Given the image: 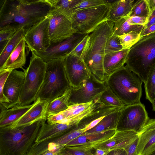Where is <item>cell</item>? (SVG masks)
Segmentation results:
<instances>
[{"label":"cell","mask_w":155,"mask_h":155,"mask_svg":"<svg viewBox=\"0 0 155 155\" xmlns=\"http://www.w3.org/2000/svg\"><path fill=\"white\" fill-rule=\"evenodd\" d=\"M121 109L104 116L95 127L85 132L89 133L97 132L107 130L117 129Z\"/></svg>","instance_id":"83f0119b"},{"label":"cell","mask_w":155,"mask_h":155,"mask_svg":"<svg viewBox=\"0 0 155 155\" xmlns=\"http://www.w3.org/2000/svg\"><path fill=\"white\" fill-rule=\"evenodd\" d=\"M122 49L123 47L118 36L113 33L107 40L105 48V54Z\"/></svg>","instance_id":"e575fe53"},{"label":"cell","mask_w":155,"mask_h":155,"mask_svg":"<svg viewBox=\"0 0 155 155\" xmlns=\"http://www.w3.org/2000/svg\"><path fill=\"white\" fill-rule=\"evenodd\" d=\"M138 142V137L126 150L127 155H137V150Z\"/></svg>","instance_id":"b9f144b4"},{"label":"cell","mask_w":155,"mask_h":155,"mask_svg":"<svg viewBox=\"0 0 155 155\" xmlns=\"http://www.w3.org/2000/svg\"><path fill=\"white\" fill-rule=\"evenodd\" d=\"M144 83L146 99L152 104L155 99V65Z\"/></svg>","instance_id":"1f68e13d"},{"label":"cell","mask_w":155,"mask_h":155,"mask_svg":"<svg viewBox=\"0 0 155 155\" xmlns=\"http://www.w3.org/2000/svg\"><path fill=\"white\" fill-rule=\"evenodd\" d=\"M64 62L66 74L71 88L76 89L82 86L91 74L83 60L70 54L64 58Z\"/></svg>","instance_id":"5bb4252c"},{"label":"cell","mask_w":155,"mask_h":155,"mask_svg":"<svg viewBox=\"0 0 155 155\" xmlns=\"http://www.w3.org/2000/svg\"><path fill=\"white\" fill-rule=\"evenodd\" d=\"M110 1L105 0H82L81 2L75 5L73 8L75 11L85 9L107 4Z\"/></svg>","instance_id":"f35d334b"},{"label":"cell","mask_w":155,"mask_h":155,"mask_svg":"<svg viewBox=\"0 0 155 155\" xmlns=\"http://www.w3.org/2000/svg\"><path fill=\"white\" fill-rule=\"evenodd\" d=\"M106 82L125 106L141 102L143 82L126 66L109 76Z\"/></svg>","instance_id":"277c9868"},{"label":"cell","mask_w":155,"mask_h":155,"mask_svg":"<svg viewBox=\"0 0 155 155\" xmlns=\"http://www.w3.org/2000/svg\"><path fill=\"white\" fill-rule=\"evenodd\" d=\"M129 18L128 16L124 17L114 22V34L120 36L133 31H142L144 27L143 26L131 23Z\"/></svg>","instance_id":"f546056e"},{"label":"cell","mask_w":155,"mask_h":155,"mask_svg":"<svg viewBox=\"0 0 155 155\" xmlns=\"http://www.w3.org/2000/svg\"><path fill=\"white\" fill-rule=\"evenodd\" d=\"M149 155H155V150L153 152H152Z\"/></svg>","instance_id":"f907efd6"},{"label":"cell","mask_w":155,"mask_h":155,"mask_svg":"<svg viewBox=\"0 0 155 155\" xmlns=\"http://www.w3.org/2000/svg\"><path fill=\"white\" fill-rule=\"evenodd\" d=\"M50 5L71 21L74 13L73 8L82 0H46Z\"/></svg>","instance_id":"f1b7e54d"},{"label":"cell","mask_w":155,"mask_h":155,"mask_svg":"<svg viewBox=\"0 0 155 155\" xmlns=\"http://www.w3.org/2000/svg\"><path fill=\"white\" fill-rule=\"evenodd\" d=\"M141 32L133 31L122 35L118 36L123 49H130L140 39Z\"/></svg>","instance_id":"836d02e7"},{"label":"cell","mask_w":155,"mask_h":155,"mask_svg":"<svg viewBox=\"0 0 155 155\" xmlns=\"http://www.w3.org/2000/svg\"><path fill=\"white\" fill-rule=\"evenodd\" d=\"M94 155H106L110 152L103 149H97Z\"/></svg>","instance_id":"c3c4849f"},{"label":"cell","mask_w":155,"mask_h":155,"mask_svg":"<svg viewBox=\"0 0 155 155\" xmlns=\"http://www.w3.org/2000/svg\"><path fill=\"white\" fill-rule=\"evenodd\" d=\"M70 87L62 96L49 102L47 110V117L66 110L68 107L69 101L71 93Z\"/></svg>","instance_id":"4316f807"},{"label":"cell","mask_w":155,"mask_h":155,"mask_svg":"<svg viewBox=\"0 0 155 155\" xmlns=\"http://www.w3.org/2000/svg\"><path fill=\"white\" fill-rule=\"evenodd\" d=\"M150 13L147 0H138L134 2L129 17L138 16L147 18Z\"/></svg>","instance_id":"d6a6232c"},{"label":"cell","mask_w":155,"mask_h":155,"mask_svg":"<svg viewBox=\"0 0 155 155\" xmlns=\"http://www.w3.org/2000/svg\"><path fill=\"white\" fill-rule=\"evenodd\" d=\"M150 12L155 9V0H147Z\"/></svg>","instance_id":"7dc6e473"},{"label":"cell","mask_w":155,"mask_h":155,"mask_svg":"<svg viewBox=\"0 0 155 155\" xmlns=\"http://www.w3.org/2000/svg\"><path fill=\"white\" fill-rule=\"evenodd\" d=\"M50 102L38 98L33 106L20 119L8 127L13 128L31 124L41 120H47V110Z\"/></svg>","instance_id":"ac0fdd59"},{"label":"cell","mask_w":155,"mask_h":155,"mask_svg":"<svg viewBox=\"0 0 155 155\" xmlns=\"http://www.w3.org/2000/svg\"><path fill=\"white\" fill-rule=\"evenodd\" d=\"M141 102L125 106L121 110L117 129L139 132L150 119Z\"/></svg>","instance_id":"9c48e42d"},{"label":"cell","mask_w":155,"mask_h":155,"mask_svg":"<svg viewBox=\"0 0 155 155\" xmlns=\"http://www.w3.org/2000/svg\"><path fill=\"white\" fill-rule=\"evenodd\" d=\"M129 19L132 24L142 25L144 26L147 23V18L144 17L138 16H131L129 17Z\"/></svg>","instance_id":"60d3db41"},{"label":"cell","mask_w":155,"mask_h":155,"mask_svg":"<svg viewBox=\"0 0 155 155\" xmlns=\"http://www.w3.org/2000/svg\"><path fill=\"white\" fill-rule=\"evenodd\" d=\"M26 31L24 27L18 29L0 52V68L3 66L9 55L24 38Z\"/></svg>","instance_id":"484cf974"},{"label":"cell","mask_w":155,"mask_h":155,"mask_svg":"<svg viewBox=\"0 0 155 155\" xmlns=\"http://www.w3.org/2000/svg\"><path fill=\"white\" fill-rule=\"evenodd\" d=\"M100 102L107 106L123 108L125 105L107 86L106 90L99 96Z\"/></svg>","instance_id":"4dcf8cb0"},{"label":"cell","mask_w":155,"mask_h":155,"mask_svg":"<svg viewBox=\"0 0 155 155\" xmlns=\"http://www.w3.org/2000/svg\"><path fill=\"white\" fill-rule=\"evenodd\" d=\"M25 78L24 71L16 69L13 70L9 75L3 89L4 95L8 101L5 107L6 109L18 105Z\"/></svg>","instance_id":"9a60e30c"},{"label":"cell","mask_w":155,"mask_h":155,"mask_svg":"<svg viewBox=\"0 0 155 155\" xmlns=\"http://www.w3.org/2000/svg\"><path fill=\"white\" fill-rule=\"evenodd\" d=\"M26 42L23 38L8 57L0 70L7 69L12 71L18 68L23 69L26 63Z\"/></svg>","instance_id":"603a6c76"},{"label":"cell","mask_w":155,"mask_h":155,"mask_svg":"<svg viewBox=\"0 0 155 155\" xmlns=\"http://www.w3.org/2000/svg\"><path fill=\"white\" fill-rule=\"evenodd\" d=\"M88 34H87L86 35L82 40L75 47L70 54H73L81 58L83 50L88 38Z\"/></svg>","instance_id":"ab89813d"},{"label":"cell","mask_w":155,"mask_h":155,"mask_svg":"<svg viewBox=\"0 0 155 155\" xmlns=\"http://www.w3.org/2000/svg\"><path fill=\"white\" fill-rule=\"evenodd\" d=\"M17 30L15 28L8 27L0 29V52Z\"/></svg>","instance_id":"74e56055"},{"label":"cell","mask_w":155,"mask_h":155,"mask_svg":"<svg viewBox=\"0 0 155 155\" xmlns=\"http://www.w3.org/2000/svg\"><path fill=\"white\" fill-rule=\"evenodd\" d=\"M127 151L124 149H120L110 151L106 155H127Z\"/></svg>","instance_id":"bcb514c9"},{"label":"cell","mask_w":155,"mask_h":155,"mask_svg":"<svg viewBox=\"0 0 155 155\" xmlns=\"http://www.w3.org/2000/svg\"><path fill=\"white\" fill-rule=\"evenodd\" d=\"M65 147V145L61 146L57 148L49 150L41 155H60L61 151Z\"/></svg>","instance_id":"f6af8a7d"},{"label":"cell","mask_w":155,"mask_h":155,"mask_svg":"<svg viewBox=\"0 0 155 155\" xmlns=\"http://www.w3.org/2000/svg\"><path fill=\"white\" fill-rule=\"evenodd\" d=\"M89 122L84 119H81L76 128L62 135L61 136L49 138L44 141L52 143L57 145H65L69 142L77 138L85 132V127Z\"/></svg>","instance_id":"d4e9b609"},{"label":"cell","mask_w":155,"mask_h":155,"mask_svg":"<svg viewBox=\"0 0 155 155\" xmlns=\"http://www.w3.org/2000/svg\"><path fill=\"white\" fill-rule=\"evenodd\" d=\"M74 11L71 21L76 33L89 34L98 25L108 20L110 3Z\"/></svg>","instance_id":"ba28073f"},{"label":"cell","mask_w":155,"mask_h":155,"mask_svg":"<svg viewBox=\"0 0 155 155\" xmlns=\"http://www.w3.org/2000/svg\"><path fill=\"white\" fill-rule=\"evenodd\" d=\"M46 121H42L41 126L35 143H40L49 138L61 136L77 127L79 123L72 122L50 124L46 123Z\"/></svg>","instance_id":"ffe728a7"},{"label":"cell","mask_w":155,"mask_h":155,"mask_svg":"<svg viewBox=\"0 0 155 155\" xmlns=\"http://www.w3.org/2000/svg\"><path fill=\"white\" fill-rule=\"evenodd\" d=\"M42 120L13 128H0V155H25L35 143Z\"/></svg>","instance_id":"3957f363"},{"label":"cell","mask_w":155,"mask_h":155,"mask_svg":"<svg viewBox=\"0 0 155 155\" xmlns=\"http://www.w3.org/2000/svg\"><path fill=\"white\" fill-rule=\"evenodd\" d=\"M155 24V9L150 12L147 23L144 28H146Z\"/></svg>","instance_id":"ee69618b"},{"label":"cell","mask_w":155,"mask_h":155,"mask_svg":"<svg viewBox=\"0 0 155 155\" xmlns=\"http://www.w3.org/2000/svg\"><path fill=\"white\" fill-rule=\"evenodd\" d=\"M137 155H149L155 150V119H150L138 132Z\"/></svg>","instance_id":"e0dca14e"},{"label":"cell","mask_w":155,"mask_h":155,"mask_svg":"<svg viewBox=\"0 0 155 155\" xmlns=\"http://www.w3.org/2000/svg\"><path fill=\"white\" fill-rule=\"evenodd\" d=\"M48 16V32L51 43L61 42L76 33L71 20L56 9L52 7Z\"/></svg>","instance_id":"4fadbf2b"},{"label":"cell","mask_w":155,"mask_h":155,"mask_svg":"<svg viewBox=\"0 0 155 155\" xmlns=\"http://www.w3.org/2000/svg\"><path fill=\"white\" fill-rule=\"evenodd\" d=\"M29 65L23 70L25 73L24 84L17 106H26L35 101L44 80L46 62L31 51Z\"/></svg>","instance_id":"52a82bcc"},{"label":"cell","mask_w":155,"mask_h":155,"mask_svg":"<svg viewBox=\"0 0 155 155\" xmlns=\"http://www.w3.org/2000/svg\"><path fill=\"white\" fill-rule=\"evenodd\" d=\"M107 87L106 82L99 81L91 74L82 86L76 89L71 88L69 105L89 103L99 97Z\"/></svg>","instance_id":"8fae6325"},{"label":"cell","mask_w":155,"mask_h":155,"mask_svg":"<svg viewBox=\"0 0 155 155\" xmlns=\"http://www.w3.org/2000/svg\"><path fill=\"white\" fill-rule=\"evenodd\" d=\"M87 34L75 33L61 42L51 43L50 46L44 51H33L46 63L57 59L65 58L70 54Z\"/></svg>","instance_id":"7c38bea8"},{"label":"cell","mask_w":155,"mask_h":155,"mask_svg":"<svg viewBox=\"0 0 155 155\" xmlns=\"http://www.w3.org/2000/svg\"><path fill=\"white\" fill-rule=\"evenodd\" d=\"M130 49L105 54L103 60L105 72L108 76L124 66Z\"/></svg>","instance_id":"44dd1931"},{"label":"cell","mask_w":155,"mask_h":155,"mask_svg":"<svg viewBox=\"0 0 155 155\" xmlns=\"http://www.w3.org/2000/svg\"><path fill=\"white\" fill-rule=\"evenodd\" d=\"M12 71L7 69L0 70V105L4 108L8 101L4 95V87L7 78Z\"/></svg>","instance_id":"8d00e7d4"},{"label":"cell","mask_w":155,"mask_h":155,"mask_svg":"<svg viewBox=\"0 0 155 155\" xmlns=\"http://www.w3.org/2000/svg\"><path fill=\"white\" fill-rule=\"evenodd\" d=\"M155 33V24L146 28H144L140 33V38Z\"/></svg>","instance_id":"7bdbcfd3"},{"label":"cell","mask_w":155,"mask_h":155,"mask_svg":"<svg viewBox=\"0 0 155 155\" xmlns=\"http://www.w3.org/2000/svg\"><path fill=\"white\" fill-rule=\"evenodd\" d=\"M48 15L26 31L24 37L29 51H40L46 49L51 44L49 35Z\"/></svg>","instance_id":"30bf717a"},{"label":"cell","mask_w":155,"mask_h":155,"mask_svg":"<svg viewBox=\"0 0 155 155\" xmlns=\"http://www.w3.org/2000/svg\"><path fill=\"white\" fill-rule=\"evenodd\" d=\"M138 137V133L134 131L117 129L112 138L94 147L93 149H100L109 152L120 149L126 150Z\"/></svg>","instance_id":"d6986e66"},{"label":"cell","mask_w":155,"mask_h":155,"mask_svg":"<svg viewBox=\"0 0 155 155\" xmlns=\"http://www.w3.org/2000/svg\"><path fill=\"white\" fill-rule=\"evenodd\" d=\"M91 150L81 146L65 147L61 151L60 155H93Z\"/></svg>","instance_id":"d590c367"},{"label":"cell","mask_w":155,"mask_h":155,"mask_svg":"<svg viewBox=\"0 0 155 155\" xmlns=\"http://www.w3.org/2000/svg\"><path fill=\"white\" fill-rule=\"evenodd\" d=\"M117 129L107 130L103 131L84 133L67 144L65 147L81 146L88 149L93 148L112 138Z\"/></svg>","instance_id":"2e32d148"},{"label":"cell","mask_w":155,"mask_h":155,"mask_svg":"<svg viewBox=\"0 0 155 155\" xmlns=\"http://www.w3.org/2000/svg\"><path fill=\"white\" fill-rule=\"evenodd\" d=\"M64 58L46 63L43 83L37 99L50 102L62 95L70 87L65 70Z\"/></svg>","instance_id":"8992f818"},{"label":"cell","mask_w":155,"mask_h":155,"mask_svg":"<svg viewBox=\"0 0 155 155\" xmlns=\"http://www.w3.org/2000/svg\"><path fill=\"white\" fill-rule=\"evenodd\" d=\"M0 29L27 31L48 16L51 6L46 0H0Z\"/></svg>","instance_id":"6da1fadb"},{"label":"cell","mask_w":155,"mask_h":155,"mask_svg":"<svg viewBox=\"0 0 155 155\" xmlns=\"http://www.w3.org/2000/svg\"><path fill=\"white\" fill-rule=\"evenodd\" d=\"M126 66L144 83L155 65V33L140 38L130 49Z\"/></svg>","instance_id":"5b68a950"},{"label":"cell","mask_w":155,"mask_h":155,"mask_svg":"<svg viewBox=\"0 0 155 155\" xmlns=\"http://www.w3.org/2000/svg\"><path fill=\"white\" fill-rule=\"evenodd\" d=\"M113 21L106 20L98 25L88 37L81 58L97 80L106 82L108 76L104 68L103 60L106 43L113 33Z\"/></svg>","instance_id":"7a4b0ae2"},{"label":"cell","mask_w":155,"mask_h":155,"mask_svg":"<svg viewBox=\"0 0 155 155\" xmlns=\"http://www.w3.org/2000/svg\"><path fill=\"white\" fill-rule=\"evenodd\" d=\"M15 106L6 109L0 106V128L9 126L20 119L33 105Z\"/></svg>","instance_id":"7402d4cb"},{"label":"cell","mask_w":155,"mask_h":155,"mask_svg":"<svg viewBox=\"0 0 155 155\" xmlns=\"http://www.w3.org/2000/svg\"><path fill=\"white\" fill-rule=\"evenodd\" d=\"M134 2V0H119L111 2L108 20L114 22L123 17L129 16Z\"/></svg>","instance_id":"cb8c5ba5"},{"label":"cell","mask_w":155,"mask_h":155,"mask_svg":"<svg viewBox=\"0 0 155 155\" xmlns=\"http://www.w3.org/2000/svg\"><path fill=\"white\" fill-rule=\"evenodd\" d=\"M153 110L155 111V99L152 104Z\"/></svg>","instance_id":"681fc988"}]
</instances>
